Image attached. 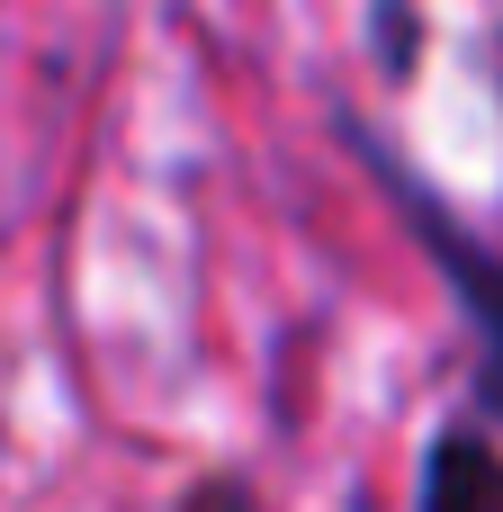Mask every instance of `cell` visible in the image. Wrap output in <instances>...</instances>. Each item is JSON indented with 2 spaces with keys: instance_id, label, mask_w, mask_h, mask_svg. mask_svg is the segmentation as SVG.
Segmentation results:
<instances>
[{
  "instance_id": "6da1fadb",
  "label": "cell",
  "mask_w": 503,
  "mask_h": 512,
  "mask_svg": "<svg viewBox=\"0 0 503 512\" xmlns=\"http://www.w3.org/2000/svg\"><path fill=\"white\" fill-rule=\"evenodd\" d=\"M360 153L378 162V180H387V198L405 207V225H414V243L441 261V279H450V297H459V315H468V333H477V405L503 423V252L495 243H477L414 171H396L369 135H360Z\"/></svg>"
},
{
  "instance_id": "7a4b0ae2",
  "label": "cell",
  "mask_w": 503,
  "mask_h": 512,
  "mask_svg": "<svg viewBox=\"0 0 503 512\" xmlns=\"http://www.w3.org/2000/svg\"><path fill=\"white\" fill-rule=\"evenodd\" d=\"M423 512H503V450L477 423H450L423 459Z\"/></svg>"
},
{
  "instance_id": "277c9868",
  "label": "cell",
  "mask_w": 503,
  "mask_h": 512,
  "mask_svg": "<svg viewBox=\"0 0 503 512\" xmlns=\"http://www.w3.org/2000/svg\"><path fill=\"white\" fill-rule=\"evenodd\" d=\"M180 512H261V504H252L243 477H198V486L180 495Z\"/></svg>"
},
{
  "instance_id": "3957f363",
  "label": "cell",
  "mask_w": 503,
  "mask_h": 512,
  "mask_svg": "<svg viewBox=\"0 0 503 512\" xmlns=\"http://www.w3.org/2000/svg\"><path fill=\"white\" fill-rule=\"evenodd\" d=\"M369 45H378V72L405 81V72H414V45H423L414 0H369Z\"/></svg>"
}]
</instances>
